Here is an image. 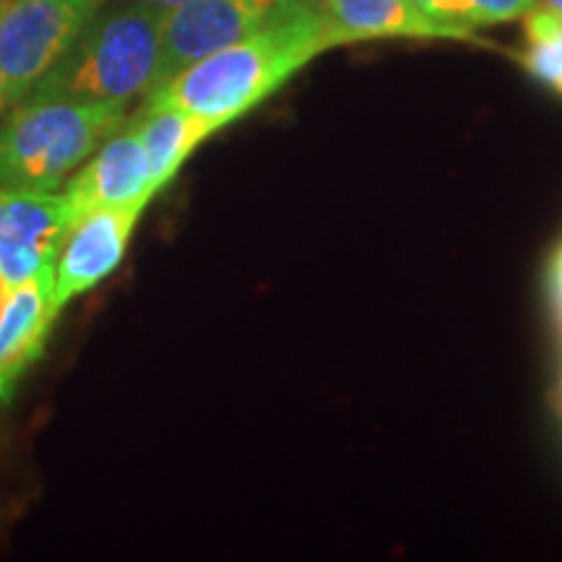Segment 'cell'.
Listing matches in <instances>:
<instances>
[{
  "label": "cell",
  "mask_w": 562,
  "mask_h": 562,
  "mask_svg": "<svg viewBox=\"0 0 562 562\" xmlns=\"http://www.w3.org/2000/svg\"><path fill=\"white\" fill-rule=\"evenodd\" d=\"M326 50L331 47L321 3L305 0L250 37L195 60L146 100L175 104L220 131Z\"/></svg>",
  "instance_id": "6da1fadb"
},
{
  "label": "cell",
  "mask_w": 562,
  "mask_h": 562,
  "mask_svg": "<svg viewBox=\"0 0 562 562\" xmlns=\"http://www.w3.org/2000/svg\"><path fill=\"white\" fill-rule=\"evenodd\" d=\"M167 9L144 0L97 5L74 45L42 76L26 100L128 104L149 94L159 66Z\"/></svg>",
  "instance_id": "7a4b0ae2"
},
{
  "label": "cell",
  "mask_w": 562,
  "mask_h": 562,
  "mask_svg": "<svg viewBox=\"0 0 562 562\" xmlns=\"http://www.w3.org/2000/svg\"><path fill=\"white\" fill-rule=\"evenodd\" d=\"M0 121V188L53 193L125 123V104L24 100Z\"/></svg>",
  "instance_id": "3957f363"
},
{
  "label": "cell",
  "mask_w": 562,
  "mask_h": 562,
  "mask_svg": "<svg viewBox=\"0 0 562 562\" xmlns=\"http://www.w3.org/2000/svg\"><path fill=\"white\" fill-rule=\"evenodd\" d=\"M100 0H11L0 16V112L24 102Z\"/></svg>",
  "instance_id": "277c9868"
},
{
  "label": "cell",
  "mask_w": 562,
  "mask_h": 562,
  "mask_svg": "<svg viewBox=\"0 0 562 562\" xmlns=\"http://www.w3.org/2000/svg\"><path fill=\"white\" fill-rule=\"evenodd\" d=\"M300 3L305 0H182L167 9L151 91L165 87L195 60L250 37Z\"/></svg>",
  "instance_id": "5b68a950"
},
{
  "label": "cell",
  "mask_w": 562,
  "mask_h": 562,
  "mask_svg": "<svg viewBox=\"0 0 562 562\" xmlns=\"http://www.w3.org/2000/svg\"><path fill=\"white\" fill-rule=\"evenodd\" d=\"M74 214L66 195L0 188V279L9 286L55 269Z\"/></svg>",
  "instance_id": "8992f818"
},
{
  "label": "cell",
  "mask_w": 562,
  "mask_h": 562,
  "mask_svg": "<svg viewBox=\"0 0 562 562\" xmlns=\"http://www.w3.org/2000/svg\"><path fill=\"white\" fill-rule=\"evenodd\" d=\"M140 211V206H115L76 216L55 256L53 292L60 311L121 266Z\"/></svg>",
  "instance_id": "52a82bcc"
},
{
  "label": "cell",
  "mask_w": 562,
  "mask_h": 562,
  "mask_svg": "<svg viewBox=\"0 0 562 562\" xmlns=\"http://www.w3.org/2000/svg\"><path fill=\"white\" fill-rule=\"evenodd\" d=\"M70 214L81 216L91 209L140 206L154 199L149 167L140 138L131 121H125L63 188Z\"/></svg>",
  "instance_id": "ba28073f"
},
{
  "label": "cell",
  "mask_w": 562,
  "mask_h": 562,
  "mask_svg": "<svg viewBox=\"0 0 562 562\" xmlns=\"http://www.w3.org/2000/svg\"><path fill=\"white\" fill-rule=\"evenodd\" d=\"M53 286L55 269H45L11 286L0 307V409L13 402L21 378L45 355L60 315Z\"/></svg>",
  "instance_id": "9c48e42d"
},
{
  "label": "cell",
  "mask_w": 562,
  "mask_h": 562,
  "mask_svg": "<svg viewBox=\"0 0 562 562\" xmlns=\"http://www.w3.org/2000/svg\"><path fill=\"white\" fill-rule=\"evenodd\" d=\"M328 47L368 40H467L480 42L474 30L432 19L412 0H323Z\"/></svg>",
  "instance_id": "30bf717a"
},
{
  "label": "cell",
  "mask_w": 562,
  "mask_h": 562,
  "mask_svg": "<svg viewBox=\"0 0 562 562\" xmlns=\"http://www.w3.org/2000/svg\"><path fill=\"white\" fill-rule=\"evenodd\" d=\"M131 123L138 133L140 146H144L149 188L154 195L178 175L182 161L191 157L195 146L206 140L211 133H216L206 121L191 115V112L154 100H146L144 110Z\"/></svg>",
  "instance_id": "8fae6325"
},
{
  "label": "cell",
  "mask_w": 562,
  "mask_h": 562,
  "mask_svg": "<svg viewBox=\"0 0 562 562\" xmlns=\"http://www.w3.org/2000/svg\"><path fill=\"white\" fill-rule=\"evenodd\" d=\"M524 21L526 47L518 60L533 79L562 94V16L537 5Z\"/></svg>",
  "instance_id": "7c38bea8"
},
{
  "label": "cell",
  "mask_w": 562,
  "mask_h": 562,
  "mask_svg": "<svg viewBox=\"0 0 562 562\" xmlns=\"http://www.w3.org/2000/svg\"><path fill=\"white\" fill-rule=\"evenodd\" d=\"M537 9V0H472V24L492 26L524 19Z\"/></svg>",
  "instance_id": "4fadbf2b"
},
{
  "label": "cell",
  "mask_w": 562,
  "mask_h": 562,
  "mask_svg": "<svg viewBox=\"0 0 562 562\" xmlns=\"http://www.w3.org/2000/svg\"><path fill=\"white\" fill-rule=\"evenodd\" d=\"M412 3L446 24L476 30L472 24V0H412Z\"/></svg>",
  "instance_id": "5bb4252c"
},
{
  "label": "cell",
  "mask_w": 562,
  "mask_h": 562,
  "mask_svg": "<svg viewBox=\"0 0 562 562\" xmlns=\"http://www.w3.org/2000/svg\"><path fill=\"white\" fill-rule=\"evenodd\" d=\"M552 294H554V305H558V313H560V321H562V248L558 250V256H554L552 261Z\"/></svg>",
  "instance_id": "9a60e30c"
},
{
  "label": "cell",
  "mask_w": 562,
  "mask_h": 562,
  "mask_svg": "<svg viewBox=\"0 0 562 562\" xmlns=\"http://www.w3.org/2000/svg\"><path fill=\"white\" fill-rule=\"evenodd\" d=\"M537 5H539V9L554 11V13H560V16H562V0H537Z\"/></svg>",
  "instance_id": "2e32d148"
},
{
  "label": "cell",
  "mask_w": 562,
  "mask_h": 562,
  "mask_svg": "<svg viewBox=\"0 0 562 562\" xmlns=\"http://www.w3.org/2000/svg\"><path fill=\"white\" fill-rule=\"evenodd\" d=\"M144 3H154V5H161V9H175V5H180L182 0H144Z\"/></svg>",
  "instance_id": "e0dca14e"
},
{
  "label": "cell",
  "mask_w": 562,
  "mask_h": 562,
  "mask_svg": "<svg viewBox=\"0 0 562 562\" xmlns=\"http://www.w3.org/2000/svg\"><path fill=\"white\" fill-rule=\"evenodd\" d=\"M9 292H11V286L5 284L3 279H0V307H3V302H5V297H9Z\"/></svg>",
  "instance_id": "ac0fdd59"
},
{
  "label": "cell",
  "mask_w": 562,
  "mask_h": 562,
  "mask_svg": "<svg viewBox=\"0 0 562 562\" xmlns=\"http://www.w3.org/2000/svg\"><path fill=\"white\" fill-rule=\"evenodd\" d=\"M11 0H0V16H3V11H5V5H9Z\"/></svg>",
  "instance_id": "d6986e66"
},
{
  "label": "cell",
  "mask_w": 562,
  "mask_h": 562,
  "mask_svg": "<svg viewBox=\"0 0 562 562\" xmlns=\"http://www.w3.org/2000/svg\"><path fill=\"white\" fill-rule=\"evenodd\" d=\"M315 3H323V0H315Z\"/></svg>",
  "instance_id": "ffe728a7"
}]
</instances>
